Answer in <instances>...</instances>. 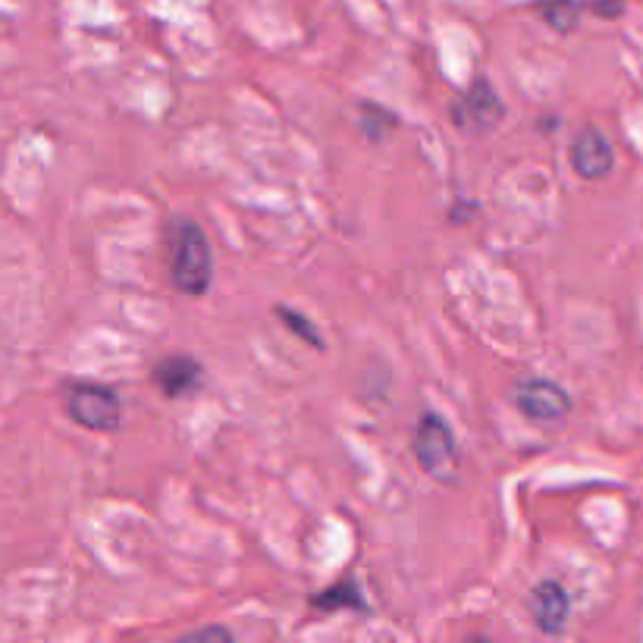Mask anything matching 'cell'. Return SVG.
<instances>
[{
    "label": "cell",
    "mask_w": 643,
    "mask_h": 643,
    "mask_svg": "<svg viewBox=\"0 0 643 643\" xmlns=\"http://www.w3.org/2000/svg\"><path fill=\"white\" fill-rule=\"evenodd\" d=\"M170 280L182 295H204L214 283L211 242L189 217H179L170 226Z\"/></svg>",
    "instance_id": "1"
},
{
    "label": "cell",
    "mask_w": 643,
    "mask_h": 643,
    "mask_svg": "<svg viewBox=\"0 0 643 643\" xmlns=\"http://www.w3.org/2000/svg\"><path fill=\"white\" fill-rule=\"evenodd\" d=\"M66 414L78 428L95 433H114L123 428V399L101 383H76L66 392Z\"/></svg>",
    "instance_id": "2"
},
{
    "label": "cell",
    "mask_w": 643,
    "mask_h": 643,
    "mask_svg": "<svg viewBox=\"0 0 643 643\" xmlns=\"http://www.w3.org/2000/svg\"><path fill=\"white\" fill-rule=\"evenodd\" d=\"M503 114H506V104H503V98L496 95V88L484 76L474 78L468 85V92L458 95V98L452 101V107H449L452 123L462 133H468V136H487V133H493L503 123Z\"/></svg>",
    "instance_id": "3"
},
{
    "label": "cell",
    "mask_w": 643,
    "mask_h": 643,
    "mask_svg": "<svg viewBox=\"0 0 643 643\" xmlns=\"http://www.w3.org/2000/svg\"><path fill=\"white\" fill-rule=\"evenodd\" d=\"M414 458L430 477H440V481H446L449 474L455 471V462H458L455 433L433 411L421 414V421L414 428Z\"/></svg>",
    "instance_id": "4"
},
{
    "label": "cell",
    "mask_w": 643,
    "mask_h": 643,
    "mask_svg": "<svg viewBox=\"0 0 643 643\" xmlns=\"http://www.w3.org/2000/svg\"><path fill=\"white\" fill-rule=\"evenodd\" d=\"M515 405L534 424H559L571 411V396L546 377H527L515 390Z\"/></svg>",
    "instance_id": "5"
},
{
    "label": "cell",
    "mask_w": 643,
    "mask_h": 643,
    "mask_svg": "<svg viewBox=\"0 0 643 643\" xmlns=\"http://www.w3.org/2000/svg\"><path fill=\"white\" fill-rule=\"evenodd\" d=\"M615 167V148L612 141L600 133V129H584L578 133L575 145H571V170L587 179V182H597L605 179Z\"/></svg>",
    "instance_id": "6"
},
{
    "label": "cell",
    "mask_w": 643,
    "mask_h": 643,
    "mask_svg": "<svg viewBox=\"0 0 643 643\" xmlns=\"http://www.w3.org/2000/svg\"><path fill=\"white\" fill-rule=\"evenodd\" d=\"M201 373H204L201 361H196L186 351H176V355H167L164 361H157L155 383L167 399H182L201 387Z\"/></svg>",
    "instance_id": "7"
},
{
    "label": "cell",
    "mask_w": 643,
    "mask_h": 643,
    "mask_svg": "<svg viewBox=\"0 0 643 643\" xmlns=\"http://www.w3.org/2000/svg\"><path fill=\"white\" fill-rule=\"evenodd\" d=\"M530 612L534 622L544 634H562L568 624V612H571V600H568L566 587L559 581H544L534 587L530 593Z\"/></svg>",
    "instance_id": "8"
},
{
    "label": "cell",
    "mask_w": 643,
    "mask_h": 643,
    "mask_svg": "<svg viewBox=\"0 0 643 643\" xmlns=\"http://www.w3.org/2000/svg\"><path fill=\"white\" fill-rule=\"evenodd\" d=\"M314 609H324V612H342V609H355V612H368V603L361 597V587L355 584L351 578L339 581V584L320 590L312 600Z\"/></svg>",
    "instance_id": "9"
},
{
    "label": "cell",
    "mask_w": 643,
    "mask_h": 643,
    "mask_svg": "<svg viewBox=\"0 0 643 643\" xmlns=\"http://www.w3.org/2000/svg\"><path fill=\"white\" fill-rule=\"evenodd\" d=\"M540 17L546 25H552L556 32H575L581 22V3L578 0H540Z\"/></svg>",
    "instance_id": "10"
},
{
    "label": "cell",
    "mask_w": 643,
    "mask_h": 643,
    "mask_svg": "<svg viewBox=\"0 0 643 643\" xmlns=\"http://www.w3.org/2000/svg\"><path fill=\"white\" fill-rule=\"evenodd\" d=\"M276 314H280V320H283V324H286V327H289L295 336L302 333V339H305L308 346H314V349H324V339H320V333H317V327H314L305 314L289 312V308H283V305L276 308Z\"/></svg>",
    "instance_id": "11"
},
{
    "label": "cell",
    "mask_w": 643,
    "mask_h": 643,
    "mask_svg": "<svg viewBox=\"0 0 643 643\" xmlns=\"http://www.w3.org/2000/svg\"><path fill=\"white\" fill-rule=\"evenodd\" d=\"M584 7L600 20H619L628 10V0H584Z\"/></svg>",
    "instance_id": "12"
},
{
    "label": "cell",
    "mask_w": 643,
    "mask_h": 643,
    "mask_svg": "<svg viewBox=\"0 0 643 643\" xmlns=\"http://www.w3.org/2000/svg\"><path fill=\"white\" fill-rule=\"evenodd\" d=\"M189 641H198V643H208V641L230 643V641H233V631H226V628H201V631H192V634H189Z\"/></svg>",
    "instance_id": "13"
}]
</instances>
